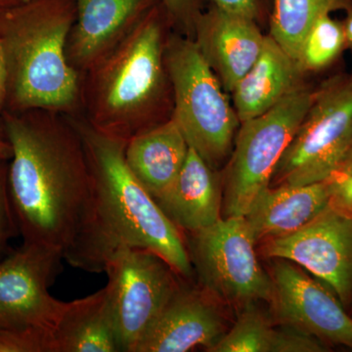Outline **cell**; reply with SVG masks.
<instances>
[{"label": "cell", "instance_id": "1", "mask_svg": "<svg viewBox=\"0 0 352 352\" xmlns=\"http://www.w3.org/2000/svg\"><path fill=\"white\" fill-rule=\"evenodd\" d=\"M82 138L89 196L74 244L65 261L87 272H104L109 258L127 248L149 250L187 279L193 265L183 233L133 175L126 160V139L75 124Z\"/></svg>", "mask_w": 352, "mask_h": 352}, {"label": "cell", "instance_id": "2", "mask_svg": "<svg viewBox=\"0 0 352 352\" xmlns=\"http://www.w3.org/2000/svg\"><path fill=\"white\" fill-rule=\"evenodd\" d=\"M6 131L12 149L9 193L24 243L43 245L65 258L89 196L80 132L53 116L7 117Z\"/></svg>", "mask_w": 352, "mask_h": 352}, {"label": "cell", "instance_id": "3", "mask_svg": "<svg viewBox=\"0 0 352 352\" xmlns=\"http://www.w3.org/2000/svg\"><path fill=\"white\" fill-rule=\"evenodd\" d=\"M73 0H29L0 18L7 92L23 109H69L78 96V76L67 55L75 24Z\"/></svg>", "mask_w": 352, "mask_h": 352}, {"label": "cell", "instance_id": "4", "mask_svg": "<svg viewBox=\"0 0 352 352\" xmlns=\"http://www.w3.org/2000/svg\"><path fill=\"white\" fill-rule=\"evenodd\" d=\"M162 32L153 6L98 62L92 126L99 131L126 140L145 131V113L159 98L166 72Z\"/></svg>", "mask_w": 352, "mask_h": 352}, {"label": "cell", "instance_id": "5", "mask_svg": "<svg viewBox=\"0 0 352 352\" xmlns=\"http://www.w3.org/2000/svg\"><path fill=\"white\" fill-rule=\"evenodd\" d=\"M164 56L175 94L173 118L190 147L215 170L232 153L240 126L235 109L194 39L171 38Z\"/></svg>", "mask_w": 352, "mask_h": 352}, {"label": "cell", "instance_id": "6", "mask_svg": "<svg viewBox=\"0 0 352 352\" xmlns=\"http://www.w3.org/2000/svg\"><path fill=\"white\" fill-rule=\"evenodd\" d=\"M312 97L314 91L300 85L267 112L241 122L224 179V217H245L254 199L270 186Z\"/></svg>", "mask_w": 352, "mask_h": 352}, {"label": "cell", "instance_id": "7", "mask_svg": "<svg viewBox=\"0 0 352 352\" xmlns=\"http://www.w3.org/2000/svg\"><path fill=\"white\" fill-rule=\"evenodd\" d=\"M352 146V74L338 75L314 91L311 104L270 186L324 182Z\"/></svg>", "mask_w": 352, "mask_h": 352}, {"label": "cell", "instance_id": "8", "mask_svg": "<svg viewBox=\"0 0 352 352\" xmlns=\"http://www.w3.org/2000/svg\"><path fill=\"white\" fill-rule=\"evenodd\" d=\"M188 252L201 287L238 307L258 300L271 302L273 282L256 254V243L244 217H221L190 234Z\"/></svg>", "mask_w": 352, "mask_h": 352}, {"label": "cell", "instance_id": "9", "mask_svg": "<svg viewBox=\"0 0 352 352\" xmlns=\"http://www.w3.org/2000/svg\"><path fill=\"white\" fill-rule=\"evenodd\" d=\"M104 272L120 352H135L138 342L182 286V277L155 252L138 248L115 252Z\"/></svg>", "mask_w": 352, "mask_h": 352}, {"label": "cell", "instance_id": "10", "mask_svg": "<svg viewBox=\"0 0 352 352\" xmlns=\"http://www.w3.org/2000/svg\"><path fill=\"white\" fill-rule=\"evenodd\" d=\"M265 258H282L311 273L344 305L352 302V217L327 206L296 232L261 243Z\"/></svg>", "mask_w": 352, "mask_h": 352}, {"label": "cell", "instance_id": "11", "mask_svg": "<svg viewBox=\"0 0 352 352\" xmlns=\"http://www.w3.org/2000/svg\"><path fill=\"white\" fill-rule=\"evenodd\" d=\"M63 256L43 245L24 243L0 261V329L54 328L64 302L50 287Z\"/></svg>", "mask_w": 352, "mask_h": 352}, {"label": "cell", "instance_id": "12", "mask_svg": "<svg viewBox=\"0 0 352 352\" xmlns=\"http://www.w3.org/2000/svg\"><path fill=\"white\" fill-rule=\"evenodd\" d=\"M271 303L285 327L352 349V316L338 296L298 264L273 258Z\"/></svg>", "mask_w": 352, "mask_h": 352}, {"label": "cell", "instance_id": "13", "mask_svg": "<svg viewBox=\"0 0 352 352\" xmlns=\"http://www.w3.org/2000/svg\"><path fill=\"white\" fill-rule=\"evenodd\" d=\"M217 298L207 289L182 286L138 342L135 352L212 351L226 333Z\"/></svg>", "mask_w": 352, "mask_h": 352}, {"label": "cell", "instance_id": "14", "mask_svg": "<svg viewBox=\"0 0 352 352\" xmlns=\"http://www.w3.org/2000/svg\"><path fill=\"white\" fill-rule=\"evenodd\" d=\"M195 43L222 87L232 92L265 43L256 21L212 6L196 23Z\"/></svg>", "mask_w": 352, "mask_h": 352}, {"label": "cell", "instance_id": "15", "mask_svg": "<svg viewBox=\"0 0 352 352\" xmlns=\"http://www.w3.org/2000/svg\"><path fill=\"white\" fill-rule=\"evenodd\" d=\"M76 21L69 34V63H98L151 7L153 0H73Z\"/></svg>", "mask_w": 352, "mask_h": 352}, {"label": "cell", "instance_id": "16", "mask_svg": "<svg viewBox=\"0 0 352 352\" xmlns=\"http://www.w3.org/2000/svg\"><path fill=\"white\" fill-rule=\"evenodd\" d=\"M325 182L270 186L252 201L245 214L256 245L296 232L329 205Z\"/></svg>", "mask_w": 352, "mask_h": 352}, {"label": "cell", "instance_id": "17", "mask_svg": "<svg viewBox=\"0 0 352 352\" xmlns=\"http://www.w3.org/2000/svg\"><path fill=\"white\" fill-rule=\"evenodd\" d=\"M156 201L182 233H196L221 219L223 188L214 168L190 147L177 179Z\"/></svg>", "mask_w": 352, "mask_h": 352}, {"label": "cell", "instance_id": "18", "mask_svg": "<svg viewBox=\"0 0 352 352\" xmlns=\"http://www.w3.org/2000/svg\"><path fill=\"white\" fill-rule=\"evenodd\" d=\"M298 62L270 34L256 63L234 87L233 106L241 122L254 119L274 107L302 85Z\"/></svg>", "mask_w": 352, "mask_h": 352}, {"label": "cell", "instance_id": "19", "mask_svg": "<svg viewBox=\"0 0 352 352\" xmlns=\"http://www.w3.org/2000/svg\"><path fill=\"white\" fill-rule=\"evenodd\" d=\"M190 146L171 117L164 124L139 132L127 141L126 160L133 175L157 200L173 186Z\"/></svg>", "mask_w": 352, "mask_h": 352}, {"label": "cell", "instance_id": "20", "mask_svg": "<svg viewBox=\"0 0 352 352\" xmlns=\"http://www.w3.org/2000/svg\"><path fill=\"white\" fill-rule=\"evenodd\" d=\"M53 338L56 352H120L105 287L64 302Z\"/></svg>", "mask_w": 352, "mask_h": 352}, {"label": "cell", "instance_id": "21", "mask_svg": "<svg viewBox=\"0 0 352 352\" xmlns=\"http://www.w3.org/2000/svg\"><path fill=\"white\" fill-rule=\"evenodd\" d=\"M349 7L351 0H272L270 36L298 62L303 39L315 21Z\"/></svg>", "mask_w": 352, "mask_h": 352}, {"label": "cell", "instance_id": "22", "mask_svg": "<svg viewBox=\"0 0 352 352\" xmlns=\"http://www.w3.org/2000/svg\"><path fill=\"white\" fill-rule=\"evenodd\" d=\"M278 330L256 303L242 308L232 328L210 352H274Z\"/></svg>", "mask_w": 352, "mask_h": 352}, {"label": "cell", "instance_id": "23", "mask_svg": "<svg viewBox=\"0 0 352 352\" xmlns=\"http://www.w3.org/2000/svg\"><path fill=\"white\" fill-rule=\"evenodd\" d=\"M346 46L342 23L324 14L315 21L303 39L298 53V65L305 72L328 68L338 59Z\"/></svg>", "mask_w": 352, "mask_h": 352}, {"label": "cell", "instance_id": "24", "mask_svg": "<svg viewBox=\"0 0 352 352\" xmlns=\"http://www.w3.org/2000/svg\"><path fill=\"white\" fill-rule=\"evenodd\" d=\"M0 352H56L53 329H0Z\"/></svg>", "mask_w": 352, "mask_h": 352}, {"label": "cell", "instance_id": "25", "mask_svg": "<svg viewBox=\"0 0 352 352\" xmlns=\"http://www.w3.org/2000/svg\"><path fill=\"white\" fill-rule=\"evenodd\" d=\"M329 206L352 217V157H347L325 180Z\"/></svg>", "mask_w": 352, "mask_h": 352}, {"label": "cell", "instance_id": "26", "mask_svg": "<svg viewBox=\"0 0 352 352\" xmlns=\"http://www.w3.org/2000/svg\"><path fill=\"white\" fill-rule=\"evenodd\" d=\"M328 351L324 342L314 336L286 327L278 330L274 352H323Z\"/></svg>", "mask_w": 352, "mask_h": 352}, {"label": "cell", "instance_id": "27", "mask_svg": "<svg viewBox=\"0 0 352 352\" xmlns=\"http://www.w3.org/2000/svg\"><path fill=\"white\" fill-rule=\"evenodd\" d=\"M7 173L8 171L2 168L0 162V251L19 231L9 193Z\"/></svg>", "mask_w": 352, "mask_h": 352}, {"label": "cell", "instance_id": "28", "mask_svg": "<svg viewBox=\"0 0 352 352\" xmlns=\"http://www.w3.org/2000/svg\"><path fill=\"white\" fill-rule=\"evenodd\" d=\"M164 12L182 30L194 34L197 21L201 15L199 0H160Z\"/></svg>", "mask_w": 352, "mask_h": 352}, {"label": "cell", "instance_id": "29", "mask_svg": "<svg viewBox=\"0 0 352 352\" xmlns=\"http://www.w3.org/2000/svg\"><path fill=\"white\" fill-rule=\"evenodd\" d=\"M212 6L259 22L270 14L272 0H210Z\"/></svg>", "mask_w": 352, "mask_h": 352}, {"label": "cell", "instance_id": "30", "mask_svg": "<svg viewBox=\"0 0 352 352\" xmlns=\"http://www.w3.org/2000/svg\"><path fill=\"white\" fill-rule=\"evenodd\" d=\"M7 95V68L3 48L0 41V107Z\"/></svg>", "mask_w": 352, "mask_h": 352}, {"label": "cell", "instance_id": "31", "mask_svg": "<svg viewBox=\"0 0 352 352\" xmlns=\"http://www.w3.org/2000/svg\"><path fill=\"white\" fill-rule=\"evenodd\" d=\"M344 34H346V45L352 47V9H349L346 21L342 23Z\"/></svg>", "mask_w": 352, "mask_h": 352}, {"label": "cell", "instance_id": "32", "mask_svg": "<svg viewBox=\"0 0 352 352\" xmlns=\"http://www.w3.org/2000/svg\"><path fill=\"white\" fill-rule=\"evenodd\" d=\"M12 157V149L8 142L0 140V162L6 161Z\"/></svg>", "mask_w": 352, "mask_h": 352}, {"label": "cell", "instance_id": "33", "mask_svg": "<svg viewBox=\"0 0 352 352\" xmlns=\"http://www.w3.org/2000/svg\"><path fill=\"white\" fill-rule=\"evenodd\" d=\"M352 157V146L351 147V149H349V153H347L346 157Z\"/></svg>", "mask_w": 352, "mask_h": 352}, {"label": "cell", "instance_id": "34", "mask_svg": "<svg viewBox=\"0 0 352 352\" xmlns=\"http://www.w3.org/2000/svg\"><path fill=\"white\" fill-rule=\"evenodd\" d=\"M0 1H2V0H0Z\"/></svg>", "mask_w": 352, "mask_h": 352}]
</instances>
